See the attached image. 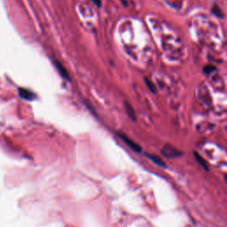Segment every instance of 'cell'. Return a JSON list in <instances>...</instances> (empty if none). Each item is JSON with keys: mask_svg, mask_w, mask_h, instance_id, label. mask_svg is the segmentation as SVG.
<instances>
[{"mask_svg": "<svg viewBox=\"0 0 227 227\" xmlns=\"http://www.w3.org/2000/svg\"><path fill=\"white\" fill-rule=\"evenodd\" d=\"M19 92H20V96L22 98L27 100H32L36 97V95L34 94L32 91H30L28 90H26V89H20L19 90Z\"/></svg>", "mask_w": 227, "mask_h": 227, "instance_id": "cell-4", "label": "cell"}, {"mask_svg": "<svg viewBox=\"0 0 227 227\" xmlns=\"http://www.w3.org/2000/svg\"><path fill=\"white\" fill-rule=\"evenodd\" d=\"M146 156L149 158L150 160H152V161H154L155 164H157L158 166H161V167L166 166L165 162L162 161L161 158H159L158 156H155V155H147Z\"/></svg>", "mask_w": 227, "mask_h": 227, "instance_id": "cell-6", "label": "cell"}, {"mask_svg": "<svg viewBox=\"0 0 227 227\" xmlns=\"http://www.w3.org/2000/svg\"><path fill=\"white\" fill-rule=\"evenodd\" d=\"M214 70H216V67L214 66H212V65H208V66L204 67V68H203V72L205 74H208V75L211 74Z\"/></svg>", "mask_w": 227, "mask_h": 227, "instance_id": "cell-8", "label": "cell"}, {"mask_svg": "<svg viewBox=\"0 0 227 227\" xmlns=\"http://www.w3.org/2000/svg\"><path fill=\"white\" fill-rule=\"evenodd\" d=\"M125 109H126V112H127L128 116L130 117L131 120L135 121L136 120V113H135V110L132 107V106L131 105L130 103H128V102H125Z\"/></svg>", "mask_w": 227, "mask_h": 227, "instance_id": "cell-5", "label": "cell"}, {"mask_svg": "<svg viewBox=\"0 0 227 227\" xmlns=\"http://www.w3.org/2000/svg\"><path fill=\"white\" fill-rule=\"evenodd\" d=\"M177 150L171 146H166L163 149H162V154L167 156V157H176L177 156Z\"/></svg>", "mask_w": 227, "mask_h": 227, "instance_id": "cell-3", "label": "cell"}, {"mask_svg": "<svg viewBox=\"0 0 227 227\" xmlns=\"http://www.w3.org/2000/svg\"><path fill=\"white\" fill-rule=\"evenodd\" d=\"M145 81H146V85H147V87L149 88L150 91H151L152 92H154V93H155V85L153 84V83H152L150 80H148L147 78H145Z\"/></svg>", "mask_w": 227, "mask_h": 227, "instance_id": "cell-9", "label": "cell"}, {"mask_svg": "<svg viewBox=\"0 0 227 227\" xmlns=\"http://www.w3.org/2000/svg\"><path fill=\"white\" fill-rule=\"evenodd\" d=\"M53 64H54V66H55V67L57 68V70L59 71V73H60V75H61V76L69 81V80H70L69 75H68V73L67 71V69L65 68V67L63 66L61 62L58 61H53Z\"/></svg>", "mask_w": 227, "mask_h": 227, "instance_id": "cell-2", "label": "cell"}, {"mask_svg": "<svg viewBox=\"0 0 227 227\" xmlns=\"http://www.w3.org/2000/svg\"><path fill=\"white\" fill-rule=\"evenodd\" d=\"M212 12H213V13L214 14H216V16L217 17H221V18H223L224 17V15H223V12H221V10L217 7V6H214L213 8H212Z\"/></svg>", "mask_w": 227, "mask_h": 227, "instance_id": "cell-10", "label": "cell"}, {"mask_svg": "<svg viewBox=\"0 0 227 227\" xmlns=\"http://www.w3.org/2000/svg\"><path fill=\"white\" fill-rule=\"evenodd\" d=\"M194 157H195L196 161H197V162L199 163L200 166L202 167V168H204L205 170H208V164H207V162L205 161V160H204L200 155H198L197 153H194Z\"/></svg>", "mask_w": 227, "mask_h": 227, "instance_id": "cell-7", "label": "cell"}, {"mask_svg": "<svg viewBox=\"0 0 227 227\" xmlns=\"http://www.w3.org/2000/svg\"><path fill=\"white\" fill-rule=\"evenodd\" d=\"M117 135H118L119 138L122 139V141L127 145L130 148H131L133 151H135V152H137V153H140V152L142 151L141 147L139 146V145L137 144L136 142H134L133 140H131V139H130L128 136H126L125 134H123L122 132H117Z\"/></svg>", "mask_w": 227, "mask_h": 227, "instance_id": "cell-1", "label": "cell"}, {"mask_svg": "<svg viewBox=\"0 0 227 227\" xmlns=\"http://www.w3.org/2000/svg\"><path fill=\"white\" fill-rule=\"evenodd\" d=\"M91 1H92L98 7H100V6H101V0H91Z\"/></svg>", "mask_w": 227, "mask_h": 227, "instance_id": "cell-11", "label": "cell"}]
</instances>
